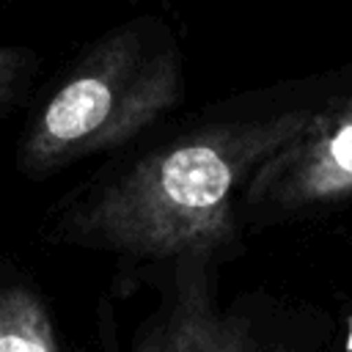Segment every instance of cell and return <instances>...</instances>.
<instances>
[{"instance_id": "6da1fadb", "label": "cell", "mask_w": 352, "mask_h": 352, "mask_svg": "<svg viewBox=\"0 0 352 352\" xmlns=\"http://www.w3.org/2000/svg\"><path fill=\"white\" fill-rule=\"evenodd\" d=\"M314 113L286 110L182 135L66 214L72 242L157 261L214 256L236 234L234 198Z\"/></svg>"}, {"instance_id": "7a4b0ae2", "label": "cell", "mask_w": 352, "mask_h": 352, "mask_svg": "<svg viewBox=\"0 0 352 352\" xmlns=\"http://www.w3.org/2000/svg\"><path fill=\"white\" fill-rule=\"evenodd\" d=\"M179 96L173 55L151 50L132 30L102 38L82 66L50 96L22 143L30 173L126 143Z\"/></svg>"}, {"instance_id": "3957f363", "label": "cell", "mask_w": 352, "mask_h": 352, "mask_svg": "<svg viewBox=\"0 0 352 352\" xmlns=\"http://www.w3.org/2000/svg\"><path fill=\"white\" fill-rule=\"evenodd\" d=\"M352 195V96L314 113L305 129L248 182V206L294 212Z\"/></svg>"}, {"instance_id": "277c9868", "label": "cell", "mask_w": 352, "mask_h": 352, "mask_svg": "<svg viewBox=\"0 0 352 352\" xmlns=\"http://www.w3.org/2000/svg\"><path fill=\"white\" fill-rule=\"evenodd\" d=\"M209 264V256L173 264V289L138 333L135 352H289L253 316L217 302Z\"/></svg>"}, {"instance_id": "5b68a950", "label": "cell", "mask_w": 352, "mask_h": 352, "mask_svg": "<svg viewBox=\"0 0 352 352\" xmlns=\"http://www.w3.org/2000/svg\"><path fill=\"white\" fill-rule=\"evenodd\" d=\"M0 352H58L50 314L25 286L0 292Z\"/></svg>"}, {"instance_id": "8992f818", "label": "cell", "mask_w": 352, "mask_h": 352, "mask_svg": "<svg viewBox=\"0 0 352 352\" xmlns=\"http://www.w3.org/2000/svg\"><path fill=\"white\" fill-rule=\"evenodd\" d=\"M22 74V55L16 50H0V104L14 96V88Z\"/></svg>"}]
</instances>
